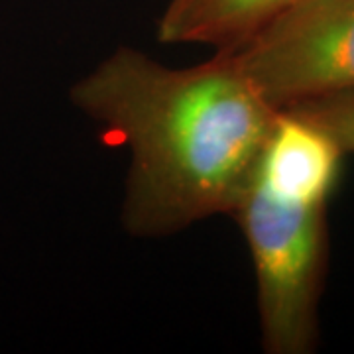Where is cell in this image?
Returning <instances> with one entry per match:
<instances>
[{
    "label": "cell",
    "mask_w": 354,
    "mask_h": 354,
    "mask_svg": "<svg viewBox=\"0 0 354 354\" xmlns=\"http://www.w3.org/2000/svg\"><path fill=\"white\" fill-rule=\"evenodd\" d=\"M69 99L127 144L122 225L138 239L230 215L278 116L227 51L167 67L118 48L77 81Z\"/></svg>",
    "instance_id": "cell-1"
},
{
    "label": "cell",
    "mask_w": 354,
    "mask_h": 354,
    "mask_svg": "<svg viewBox=\"0 0 354 354\" xmlns=\"http://www.w3.org/2000/svg\"><path fill=\"white\" fill-rule=\"evenodd\" d=\"M325 211L278 199L252 179L230 213L252 258L266 353L315 348L329 244Z\"/></svg>",
    "instance_id": "cell-2"
},
{
    "label": "cell",
    "mask_w": 354,
    "mask_h": 354,
    "mask_svg": "<svg viewBox=\"0 0 354 354\" xmlns=\"http://www.w3.org/2000/svg\"><path fill=\"white\" fill-rule=\"evenodd\" d=\"M228 55L270 104L354 91V4L299 0Z\"/></svg>",
    "instance_id": "cell-3"
},
{
    "label": "cell",
    "mask_w": 354,
    "mask_h": 354,
    "mask_svg": "<svg viewBox=\"0 0 354 354\" xmlns=\"http://www.w3.org/2000/svg\"><path fill=\"white\" fill-rule=\"evenodd\" d=\"M344 156L325 128L281 109L252 179L283 201L327 207L339 185Z\"/></svg>",
    "instance_id": "cell-4"
},
{
    "label": "cell",
    "mask_w": 354,
    "mask_h": 354,
    "mask_svg": "<svg viewBox=\"0 0 354 354\" xmlns=\"http://www.w3.org/2000/svg\"><path fill=\"white\" fill-rule=\"evenodd\" d=\"M299 0H167L158 20L164 44L232 50Z\"/></svg>",
    "instance_id": "cell-5"
},
{
    "label": "cell",
    "mask_w": 354,
    "mask_h": 354,
    "mask_svg": "<svg viewBox=\"0 0 354 354\" xmlns=\"http://www.w3.org/2000/svg\"><path fill=\"white\" fill-rule=\"evenodd\" d=\"M286 109L325 128L344 153H354V91L295 102Z\"/></svg>",
    "instance_id": "cell-6"
},
{
    "label": "cell",
    "mask_w": 354,
    "mask_h": 354,
    "mask_svg": "<svg viewBox=\"0 0 354 354\" xmlns=\"http://www.w3.org/2000/svg\"><path fill=\"white\" fill-rule=\"evenodd\" d=\"M321 2H335V4H354V0H321Z\"/></svg>",
    "instance_id": "cell-7"
}]
</instances>
